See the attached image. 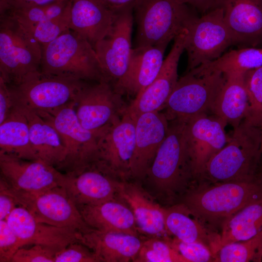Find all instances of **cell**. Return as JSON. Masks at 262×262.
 I'll list each match as a JSON object with an SVG mask.
<instances>
[{
    "instance_id": "bcb514c9",
    "label": "cell",
    "mask_w": 262,
    "mask_h": 262,
    "mask_svg": "<svg viewBox=\"0 0 262 262\" xmlns=\"http://www.w3.org/2000/svg\"><path fill=\"white\" fill-rule=\"evenodd\" d=\"M260 132H261V155H262V123H261L259 126H258Z\"/></svg>"
},
{
    "instance_id": "7dc6e473",
    "label": "cell",
    "mask_w": 262,
    "mask_h": 262,
    "mask_svg": "<svg viewBox=\"0 0 262 262\" xmlns=\"http://www.w3.org/2000/svg\"></svg>"
},
{
    "instance_id": "277c9868",
    "label": "cell",
    "mask_w": 262,
    "mask_h": 262,
    "mask_svg": "<svg viewBox=\"0 0 262 262\" xmlns=\"http://www.w3.org/2000/svg\"><path fill=\"white\" fill-rule=\"evenodd\" d=\"M40 71L86 82H105L94 48L70 29L42 46Z\"/></svg>"
},
{
    "instance_id": "ab89813d",
    "label": "cell",
    "mask_w": 262,
    "mask_h": 262,
    "mask_svg": "<svg viewBox=\"0 0 262 262\" xmlns=\"http://www.w3.org/2000/svg\"><path fill=\"white\" fill-rule=\"evenodd\" d=\"M54 262H98L93 252L80 242L70 243L55 254Z\"/></svg>"
},
{
    "instance_id": "484cf974",
    "label": "cell",
    "mask_w": 262,
    "mask_h": 262,
    "mask_svg": "<svg viewBox=\"0 0 262 262\" xmlns=\"http://www.w3.org/2000/svg\"><path fill=\"white\" fill-rule=\"evenodd\" d=\"M77 207L84 221L92 229L138 236L132 211L116 198L96 205Z\"/></svg>"
},
{
    "instance_id": "ee69618b",
    "label": "cell",
    "mask_w": 262,
    "mask_h": 262,
    "mask_svg": "<svg viewBox=\"0 0 262 262\" xmlns=\"http://www.w3.org/2000/svg\"><path fill=\"white\" fill-rule=\"evenodd\" d=\"M18 206L15 198L0 188V220H6L12 212Z\"/></svg>"
},
{
    "instance_id": "7bdbcfd3",
    "label": "cell",
    "mask_w": 262,
    "mask_h": 262,
    "mask_svg": "<svg viewBox=\"0 0 262 262\" xmlns=\"http://www.w3.org/2000/svg\"><path fill=\"white\" fill-rule=\"evenodd\" d=\"M180 3L187 5L203 15L220 7L221 0H176Z\"/></svg>"
},
{
    "instance_id": "cb8c5ba5",
    "label": "cell",
    "mask_w": 262,
    "mask_h": 262,
    "mask_svg": "<svg viewBox=\"0 0 262 262\" xmlns=\"http://www.w3.org/2000/svg\"><path fill=\"white\" fill-rule=\"evenodd\" d=\"M224 18L237 44L254 45L262 39V0H221Z\"/></svg>"
},
{
    "instance_id": "9a60e30c",
    "label": "cell",
    "mask_w": 262,
    "mask_h": 262,
    "mask_svg": "<svg viewBox=\"0 0 262 262\" xmlns=\"http://www.w3.org/2000/svg\"><path fill=\"white\" fill-rule=\"evenodd\" d=\"M133 10L130 8L119 13L109 33L94 47L104 80L112 85L124 75L130 63Z\"/></svg>"
},
{
    "instance_id": "9c48e42d",
    "label": "cell",
    "mask_w": 262,
    "mask_h": 262,
    "mask_svg": "<svg viewBox=\"0 0 262 262\" xmlns=\"http://www.w3.org/2000/svg\"><path fill=\"white\" fill-rule=\"evenodd\" d=\"M136 118L124 113L102 128L92 166L115 178H131L135 149Z\"/></svg>"
},
{
    "instance_id": "5b68a950",
    "label": "cell",
    "mask_w": 262,
    "mask_h": 262,
    "mask_svg": "<svg viewBox=\"0 0 262 262\" xmlns=\"http://www.w3.org/2000/svg\"><path fill=\"white\" fill-rule=\"evenodd\" d=\"M133 10L137 25L135 48L168 44L198 16L194 8L176 0H137Z\"/></svg>"
},
{
    "instance_id": "4dcf8cb0",
    "label": "cell",
    "mask_w": 262,
    "mask_h": 262,
    "mask_svg": "<svg viewBox=\"0 0 262 262\" xmlns=\"http://www.w3.org/2000/svg\"><path fill=\"white\" fill-rule=\"evenodd\" d=\"M262 229V198L227 218L216 242L215 253L225 245L247 240Z\"/></svg>"
},
{
    "instance_id": "e0dca14e",
    "label": "cell",
    "mask_w": 262,
    "mask_h": 262,
    "mask_svg": "<svg viewBox=\"0 0 262 262\" xmlns=\"http://www.w3.org/2000/svg\"><path fill=\"white\" fill-rule=\"evenodd\" d=\"M185 32L174 39L171 49L156 77L127 105L124 113L136 118L142 114L163 110L178 81V66L184 50Z\"/></svg>"
},
{
    "instance_id": "ba28073f",
    "label": "cell",
    "mask_w": 262,
    "mask_h": 262,
    "mask_svg": "<svg viewBox=\"0 0 262 262\" xmlns=\"http://www.w3.org/2000/svg\"><path fill=\"white\" fill-rule=\"evenodd\" d=\"M87 82L48 75L37 71L16 85H9L14 104L37 114L49 113L75 100Z\"/></svg>"
},
{
    "instance_id": "603a6c76",
    "label": "cell",
    "mask_w": 262,
    "mask_h": 262,
    "mask_svg": "<svg viewBox=\"0 0 262 262\" xmlns=\"http://www.w3.org/2000/svg\"><path fill=\"white\" fill-rule=\"evenodd\" d=\"M70 29L94 48L110 32L118 14L102 0H70Z\"/></svg>"
},
{
    "instance_id": "5bb4252c",
    "label": "cell",
    "mask_w": 262,
    "mask_h": 262,
    "mask_svg": "<svg viewBox=\"0 0 262 262\" xmlns=\"http://www.w3.org/2000/svg\"><path fill=\"white\" fill-rule=\"evenodd\" d=\"M75 101L79 122L83 128L93 131L121 116L127 106L122 95L105 82L86 83L78 93Z\"/></svg>"
},
{
    "instance_id": "f35d334b",
    "label": "cell",
    "mask_w": 262,
    "mask_h": 262,
    "mask_svg": "<svg viewBox=\"0 0 262 262\" xmlns=\"http://www.w3.org/2000/svg\"><path fill=\"white\" fill-rule=\"evenodd\" d=\"M58 250L42 245L35 244L29 248L21 247L12 258L11 262H54Z\"/></svg>"
},
{
    "instance_id": "7c38bea8",
    "label": "cell",
    "mask_w": 262,
    "mask_h": 262,
    "mask_svg": "<svg viewBox=\"0 0 262 262\" xmlns=\"http://www.w3.org/2000/svg\"><path fill=\"white\" fill-rule=\"evenodd\" d=\"M37 114L56 129L66 148V158L58 170L74 174L91 165L101 129L93 131L82 126L76 115L75 100L49 113Z\"/></svg>"
},
{
    "instance_id": "7a4b0ae2",
    "label": "cell",
    "mask_w": 262,
    "mask_h": 262,
    "mask_svg": "<svg viewBox=\"0 0 262 262\" xmlns=\"http://www.w3.org/2000/svg\"><path fill=\"white\" fill-rule=\"evenodd\" d=\"M262 175L260 130L244 119L233 129L225 146L209 161L202 180L212 183L249 181Z\"/></svg>"
},
{
    "instance_id": "d6986e66",
    "label": "cell",
    "mask_w": 262,
    "mask_h": 262,
    "mask_svg": "<svg viewBox=\"0 0 262 262\" xmlns=\"http://www.w3.org/2000/svg\"><path fill=\"white\" fill-rule=\"evenodd\" d=\"M6 220L24 246L39 244L60 251L71 243L81 242L78 230L38 222L22 206L16 207Z\"/></svg>"
},
{
    "instance_id": "f546056e",
    "label": "cell",
    "mask_w": 262,
    "mask_h": 262,
    "mask_svg": "<svg viewBox=\"0 0 262 262\" xmlns=\"http://www.w3.org/2000/svg\"><path fill=\"white\" fill-rule=\"evenodd\" d=\"M0 153L27 160H39L31 142L27 119L16 105L0 124Z\"/></svg>"
},
{
    "instance_id": "d590c367",
    "label": "cell",
    "mask_w": 262,
    "mask_h": 262,
    "mask_svg": "<svg viewBox=\"0 0 262 262\" xmlns=\"http://www.w3.org/2000/svg\"><path fill=\"white\" fill-rule=\"evenodd\" d=\"M249 100L246 119L258 126L262 122V66L244 74Z\"/></svg>"
},
{
    "instance_id": "e575fe53",
    "label": "cell",
    "mask_w": 262,
    "mask_h": 262,
    "mask_svg": "<svg viewBox=\"0 0 262 262\" xmlns=\"http://www.w3.org/2000/svg\"><path fill=\"white\" fill-rule=\"evenodd\" d=\"M134 262H187L166 237H151L143 241Z\"/></svg>"
},
{
    "instance_id": "3957f363",
    "label": "cell",
    "mask_w": 262,
    "mask_h": 262,
    "mask_svg": "<svg viewBox=\"0 0 262 262\" xmlns=\"http://www.w3.org/2000/svg\"><path fill=\"white\" fill-rule=\"evenodd\" d=\"M262 198V175L249 181L213 183L188 190L182 204L209 229L247 205Z\"/></svg>"
},
{
    "instance_id": "ffe728a7",
    "label": "cell",
    "mask_w": 262,
    "mask_h": 262,
    "mask_svg": "<svg viewBox=\"0 0 262 262\" xmlns=\"http://www.w3.org/2000/svg\"><path fill=\"white\" fill-rule=\"evenodd\" d=\"M168 44L133 49L127 70L113 85L121 95L136 97L148 86L159 73Z\"/></svg>"
},
{
    "instance_id": "30bf717a",
    "label": "cell",
    "mask_w": 262,
    "mask_h": 262,
    "mask_svg": "<svg viewBox=\"0 0 262 262\" xmlns=\"http://www.w3.org/2000/svg\"><path fill=\"white\" fill-rule=\"evenodd\" d=\"M0 188L12 195L18 206L27 210L38 222L72 228L81 233L91 229L64 186L36 193H24L11 188L0 177Z\"/></svg>"
},
{
    "instance_id": "4316f807",
    "label": "cell",
    "mask_w": 262,
    "mask_h": 262,
    "mask_svg": "<svg viewBox=\"0 0 262 262\" xmlns=\"http://www.w3.org/2000/svg\"><path fill=\"white\" fill-rule=\"evenodd\" d=\"M28 122L30 140L38 159L57 169L66 158V149L56 129L35 112L17 104Z\"/></svg>"
},
{
    "instance_id": "1f68e13d",
    "label": "cell",
    "mask_w": 262,
    "mask_h": 262,
    "mask_svg": "<svg viewBox=\"0 0 262 262\" xmlns=\"http://www.w3.org/2000/svg\"><path fill=\"white\" fill-rule=\"evenodd\" d=\"M262 66V48H246L231 50L198 66L208 71H219L229 75L244 74Z\"/></svg>"
},
{
    "instance_id": "8fae6325",
    "label": "cell",
    "mask_w": 262,
    "mask_h": 262,
    "mask_svg": "<svg viewBox=\"0 0 262 262\" xmlns=\"http://www.w3.org/2000/svg\"><path fill=\"white\" fill-rule=\"evenodd\" d=\"M184 49L188 56L186 72L221 56L226 49L237 44L218 7L197 16L185 32Z\"/></svg>"
},
{
    "instance_id": "83f0119b",
    "label": "cell",
    "mask_w": 262,
    "mask_h": 262,
    "mask_svg": "<svg viewBox=\"0 0 262 262\" xmlns=\"http://www.w3.org/2000/svg\"><path fill=\"white\" fill-rule=\"evenodd\" d=\"M244 74L226 76V80L213 104V115L231 125L238 127L246 117L249 100Z\"/></svg>"
},
{
    "instance_id": "74e56055",
    "label": "cell",
    "mask_w": 262,
    "mask_h": 262,
    "mask_svg": "<svg viewBox=\"0 0 262 262\" xmlns=\"http://www.w3.org/2000/svg\"><path fill=\"white\" fill-rule=\"evenodd\" d=\"M24 245L6 220H0V262H11L17 250Z\"/></svg>"
},
{
    "instance_id": "836d02e7",
    "label": "cell",
    "mask_w": 262,
    "mask_h": 262,
    "mask_svg": "<svg viewBox=\"0 0 262 262\" xmlns=\"http://www.w3.org/2000/svg\"><path fill=\"white\" fill-rule=\"evenodd\" d=\"M214 257L217 262H262V229L247 240L222 246Z\"/></svg>"
},
{
    "instance_id": "60d3db41",
    "label": "cell",
    "mask_w": 262,
    "mask_h": 262,
    "mask_svg": "<svg viewBox=\"0 0 262 262\" xmlns=\"http://www.w3.org/2000/svg\"><path fill=\"white\" fill-rule=\"evenodd\" d=\"M14 105V98L9 86L0 77V124L10 115Z\"/></svg>"
},
{
    "instance_id": "2e32d148",
    "label": "cell",
    "mask_w": 262,
    "mask_h": 262,
    "mask_svg": "<svg viewBox=\"0 0 262 262\" xmlns=\"http://www.w3.org/2000/svg\"><path fill=\"white\" fill-rule=\"evenodd\" d=\"M0 177L19 192L36 193L64 186L66 175L40 160H27L0 153Z\"/></svg>"
},
{
    "instance_id": "4fadbf2b",
    "label": "cell",
    "mask_w": 262,
    "mask_h": 262,
    "mask_svg": "<svg viewBox=\"0 0 262 262\" xmlns=\"http://www.w3.org/2000/svg\"><path fill=\"white\" fill-rule=\"evenodd\" d=\"M227 125L214 115L203 113L186 121V140L194 176L202 180L207 164L229 140L225 131Z\"/></svg>"
},
{
    "instance_id": "d6a6232c",
    "label": "cell",
    "mask_w": 262,
    "mask_h": 262,
    "mask_svg": "<svg viewBox=\"0 0 262 262\" xmlns=\"http://www.w3.org/2000/svg\"><path fill=\"white\" fill-rule=\"evenodd\" d=\"M70 0H60L48 4L9 10L0 13L17 22L25 30L42 24L70 9Z\"/></svg>"
},
{
    "instance_id": "f1b7e54d",
    "label": "cell",
    "mask_w": 262,
    "mask_h": 262,
    "mask_svg": "<svg viewBox=\"0 0 262 262\" xmlns=\"http://www.w3.org/2000/svg\"><path fill=\"white\" fill-rule=\"evenodd\" d=\"M163 212L167 233L184 242L204 244L214 254L218 234L211 231L182 204L163 207Z\"/></svg>"
},
{
    "instance_id": "8d00e7d4",
    "label": "cell",
    "mask_w": 262,
    "mask_h": 262,
    "mask_svg": "<svg viewBox=\"0 0 262 262\" xmlns=\"http://www.w3.org/2000/svg\"><path fill=\"white\" fill-rule=\"evenodd\" d=\"M171 245L187 260V262H214V255L211 249L199 242L187 243L175 238L169 239Z\"/></svg>"
},
{
    "instance_id": "f6af8a7d",
    "label": "cell",
    "mask_w": 262,
    "mask_h": 262,
    "mask_svg": "<svg viewBox=\"0 0 262 262\" xmlns=\"http://www.w3.org/2000/svg\"><path fill=\"white\" fill-rule=\"evenodd\" d=\"M114 13L118 14L130 8H133L137 0H102Z\"/></svg>"
},
{
    "instance_id": "b9f144b4",
    "label": "cell",
    "mask_w": 262,
    "mask_h": 262,
    "mask_svg": "<svg viewBox=\"0 0 262 262\" xmlns=\"http://www.w3.org/2000/svg\"><path fill=\"white\" fill-rule=\"evenodd\" d=\"M60 0H0V13L4 11L48 4Z\"/></svg>"
},
{
    "instance_id": "44dd1931",
    "label": "cell",
    "mask_w": 262,
    "mask_h": 262,
    "mask_svg": "<svg viewBox=\"0 0 262 262\" xmlns=\"http://www.w3.org/2000/svg\"><path fill=\"white\" fill-rule=\"evenodd\" d=\"M117 196L130 208L139 232L151 237H164L167 233L163 207L137 183L119 181Z\"/></svg>"
},
{
    "instance_id": "8992f818",
    "label": "cell",
    "mask_w": 262,
    "mask_h": 262,
    "mask_svg": "<svg viewBox=\"0 0 262 262\" xmlns=\"http://www.w3.org/2000/svg\"><path fill=\"white\" fill-rule=\"evenodd\" d=\"M219 71H208L197 66L180 77L163 110L169 121H186L208 113L226 80Z\"/></svg>"
},
{
    "instance_id": "6da1fadb",
    "label": "cell",
    "mask_w": 262,
    "mask_h": 262,
    "mask_svg": "<svg viewBox=\"0 0 262 262\" xmlns=\"http://www.w3.org/2000/svg\"><path fill=\"white\" fill-rule=\"evenodd\" d=\"M186 121H169L167 135L144 179L157 196L172 201L197 181L194 176L186 140Z\"/></svg>"
},
{
    "instance_id": "ac0fdd59",
    "label": "cell",
    "mask_w": 262,
    "mask_h": 262,
    "mask_svg": "<svg viewBox=\"0 0 262 262\" xmlns=\"http://www.w3.org/2000/svg\"><path fill=\"white\" fill-rule=\"evenodd\" d=\"M169 121L164 112L142 114L136 118L135 149L131 164V178L144 179L164 140Z\"/></svg>"
},
{
    "instance_id": "7402d4cb",
    "label": "cell",
    "mask_w": 262,
    "mask_h": 262,
    "mask_svg": "<svg viewBox=\"0 0 262 262\" xmlns=\"http://www.w3.org/2000/svg\"><path fill=\"white\" fill-rule=\"evenodd\" d=\"M66 174L64 187L77 206L96 205L117 197L119 181L96 168Z\"/></svg>"
},
{
    "instance_id": "52a82bcc",
    "label": "cell",
    "mask_w": 262,
    "mask_h": 262,
    "mask_svg": "<svg viewBox=\"0 0 262 262\" xmlns=\"http://www.w3.org/2000/svg\"><path fill=\"white\" fill-rule=\"evenodd\" d=\"M42 46L12 18L0 15V77L9 85L19 84L40 70Z\"/></svg>"
},
{
    "instance_id": "d4e9b609",
    "label": "cell",
    "mask_w": 262,
    "mask_h": 262,
    "mask_svg": "<svg viewBox=\"0 0 262 262\" xmlns=\"http://www.w3.org/2000/svg\"><path fill=\"white\" fill-rule=\"evenodd\" d=\"M143 242L138 236L92 228L81 236V242L93 252L98 262H134Z\"/></svg>"
}]
</instances>
